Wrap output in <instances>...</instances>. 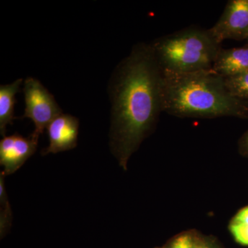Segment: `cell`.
Masks as SVG:
<instances>
[{"instance_id": "cell-10", "label": "cell", "mask_w": 248, "mask_h": 248, "mask_svg": "<svg viewBox=\"0 0 248 248\" xmlns=\"http://www.w3.org/2000/svg\"><path fill=\"white\" fill-rule=\"evenodd\" d=\"M5 176L0 174V232L2 237L9 231L12 222V212L9 197L6 195L4 185Z\"/></svg>"}, {"instance_id": "cell-3", "label": "cell", "mask_w": 248, "mask_h": 248, "mask_svg": "<svg viewBox=\"0 0 248 248\" xmlns=\"http://www.w3.org/2000/svg\"><path fill=\"white\" fill-rule=\"evenodd\" d=\"M153 53L164 74H183L213 68L221 44L208 29L187 28L163 36L151 43Z\"/></svg>"}, {"instance_id": "cell-5", "label": "cell", "mask_w": 248, "mask_h": 248, "mask_svg": "<svg viewBox=\"0 0 248 248\" xmlns=\"http://www.w3.org/2000/svg\"><path fill=\"white\" fill-rule=\"evenodd\" d=\"M217 42L244 40L248 37V0H231L216 24L208 29Z\"/></svg>"}, {"instance_id": "cell-4", "label": "cell", "mask_w": 248, "mask_h": 248, "mask_svg": "<svg viewBox=\"0 0 248 248\" xmlns=\"http://www.w3.org/2000/svg\"><path fill=\"white\" fill-rule=\"evenodd\" d=\"M25 110L22 118H29L35 124L31 136L37 141L50 122L62 114L55 97L38 79L28 78L24 81Z\"/></svg>"}, {"instance_id": "cell-6", "label": "cell", "mask_w": 248, "mask_h": 248, "mask_svg": "<svg viewBox=\"0 0 248 248\" xmlns=\"http://www.w3.org/2000/svg\"><path fill=\"white\" fill-rule=\"evenodd\" d=\"M38 141L14 134L5 136L0 141V164L4 176L14 174L35 153Z\"/></svg>"}, {"instance_id": "cell-17", "label": "cell", "mask_w": 248, "mask_h": 248, "mask_svg": "<svg viewBox=\"0 0 248 248\" xmlns=\"http://www.w3.org/2000/svg\"><path fill=\"white\" fill-rule=\"evenodd\" d=\"M246 40H247V41H248V37H247V39H246Z\"/></svg>"}, {"instance_id": "cell-16", "label": "cell", "mask_w": 248, "mask_h": 248, "mask_svg": "<svg viewBox=\"0 0 248 248\" xmlns=\"http://www.w3.org/2000/svg\"><path fill=\"white\" fill-rule=\"evenodd\" d=\"M239 151L240 154L248 157V130L239 140Z\"/></svg>"}, {"instance_id": "cell-1", "label": "cell", "mask_w": 248, "mask_h": 248, "mask_svg": "<svg viewBox=\"0 0 248 248\" xmlns=\"http://www.w3.org/2000/svg\"><path fill=\"white\" fill-rule=\"evenodd\" d=\"M163 74L151 44H138L115 68L109 85L110 144L124 170L154 131L163 112Z\"/></svg>"}, {"instance_id": "cell-13", "label": "cell", "mask_w": 248, "mask_h": 248, "mask_svg": "<svg viewBox=\"0 0 248 248\" xmlns=\"http://www.w3.org/2000/svg\"><path fill=\"white\" fill-rule=\"evenodd\" d=\"M229 231L235 241L240 245L248 246V226L230 222Z\"/></svg>"}, {"instance_id": "cell-2", "label": "cell", "mask_w": 248, "mask_h": 248, "mask_svg": "<svg viewBox=\"0 0 248 248\" xmlns=\"http://www.w3.org/2000/svg\"><path fill=\"white\" fill-rule=\"evenodd\" d=\"M163 74V112L181 118L248 119V102L234 97L213 70Z\"/></svg>"}, {"instance_id": "cell-14", "label": "cell", "mask_w": 248, "mask_h": 248, "mask_svg": "<svg viewBox=\"0 0 248 248\" xmlns=\"http://www.w3.org/2000/svg\"><path fill=\"white\" fill-rule=\"evenodd\" d=\"M195 248H221L215 240L201 234Z\"/></svg>"}, {"instance_id": "cell-7", "label": "cell", "mask_w": 248, "mask_h": 248, "mask_svg": "<svg viewBox=\"0 0 248 248\" xmlns=\"http://www.w3.org/2000/svg\"><path fill=\"white\" fill-rule=\"evenodd\" d=\"M79 126V120L68 114L62 113L54 119L47 127L49 145L42 155L55 154L76 148Z\"/></svg>"}, {"instance_id": "cell-11", "label": "cell", "mask_w": 248, "mask_h": 248, "mask_svg": "<svg viewBox=\"0 0 248 248\" xmlns=\"http://www.w3.org/2000/svg\"><path fill=\"white\" fill-rule=\"evenodd\" d=\"M224 79L227 89L233 96L248 102V71Z\"/></svg>"}, {"instance_id": "cell-9", "label": "cell", "mask_w": 248, "mask_h": 248, "mask_svg": "<svg viewBox=\"0 0 248 248\" xmlns=\"http://www.w3.org/2000/svg\"><path fill=\"white\" fill-rule=\"evenodd\" d=\"M22 79H19L10 84L0 86V133L5 137L6 126L13 124L14 120L16 95L19 91Z\"/></svg>"}, {"instance_id": "cell-8", "label": "cell", "mask_w": 248, "mask_h": 248, "mask_svg": "<svg viewBox=\"0 0 248 248\" xmlns=\"http://www.w3.org/2000/svg\"><path fill=\"white\" fill-rule=\"evenodd\" d=\"M212 70L223 78L238 76L248 71V46L240 48H221Z\"/></svg>"}, {"instance_id": "cell-12", "label": "cell", "mask_w": 248, "mask_h": 248, "mask_svg": "<svg viewBox=\"0 0 248 248\" xmlns=\"http://www.w3.org/2000/svg\"><path fill=\"white\" fill-rule=\"evenodd\" d=\"M201 234L195 230L184 231L173 236L162 248H195Z\"/></svg>"}, {"instance_id": "cell-15", "label": "cell", "mask_w": 248, "mask_h": 248, "mask_svg": "<svg viewBox=\"0 0 248 248\" xmlns=\"http://www.w3.org/2000/svg\"><path fill=\"white\" fill-rule=\"evenodd\" d=\"M231 223H239V224L247 225L248 226V205L239 210L232 219Z\"/></svg>"}]
</instances>
